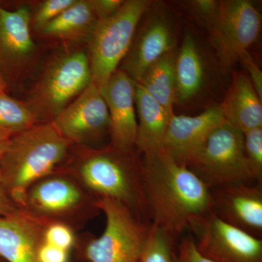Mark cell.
I'll return each mask as SVG.
<instances>
[{
  "mask_svg": "<svg viewBox=\"0 0 262 262\" xmlns=\"http://www.w3.org/2000/svg\"><path fill=\"white\" fill-rule=\"evenodd\" d=\"M18 208L46 227L62 223L72 229L100 211L97 200L62 169L34 183Z\"/></svg>",
  "mask_w": 262,
  "mask_h": 262,
  "instance_id": "277c9868",
  "label": "cell"
},
{
  "mask_svg": "<svg viewBox=\"0 0 262 262\" xmlns=\"http://www.w3.org/2000/svg\"><path fill=\"white\" fill-rule=\"evenodd\" d=\"M32 14L28 7L8 10L0 4V67L8 72L25 70L36 53L31 34Z\"/></svg>",
  "mask_w": 262,
  "mask_h": 262,
  "instance_id": "2e32d148",
  "label": "cell"
},
{
  "mask_svg": "<svg viewBox=\"0 0 262 262\" xmlns=\"http://www.w3.org/2000/svg\"><path fill=\"white\" fill-rule=\"evenodd\" d=\"M10 136L2 135L0 134V160L4 155L5 151L9 145Z\"/></svg>",
  "mask_w": 262,
  "mask_h": 262,
  "instance_id": "836d02e7",
  "label": "cell"
},
{
  "mask_svg": "<svg viewBox=\"0 0 262 262\" xmlns=\"http://www.w3.org/2000/svg\"><path fill=\"white\" fill-rule=\"evenodd\" d=\"M98 21L91 0H76L39 32L61 40L89 42Z\"/></svg>",
  "mask_w": 262,
  "mask_h": 262,
  "instance_id": "ffe728a7",
  "label": "cell"
},
{
  "mask_svg": "<svg viewBox=\"0 0 262 262\" xmlns=\"http://www.w3.org/2000/svg\"><path fill=\"white\" fill-rule=\"evenodd\" d=\"M51 122L72 146L96 147L110 136L107 106L92 82Z\"/></svg>",
  "mask_w": 262,
  "mask_h": 262,
  "instance_id": "8fae6325",
  "label": "cell"
},
{
  "mask_svg": "<svg viewBox=\"0 0 262 262\" xmlns=\"http://www.w3.org/2000/svg\"><path fill=\"white\" fill-rule=\"evenodd\" d=\"M71 147L52 122L37 124L10 138L0 160V176L17 207L34 183L63 168Z\"/></svg>",
  "mask_w": 262,
  "mask_h": 262,
  "instance_id": "3957f363",
  "label": "cell"
},
{
  "mask_svg": "<svg viewBox=\"0 0 262 262\" xmlns=\"http://www.w3.org/2000/svg\"><path fill=\"white\" fill-rule=\"evenodd\" d=\"M244 134L225 122L213 129L187 164L210 189L237 184H255L244 155Z\"/></svg>",
  "mask_w": 262,
  "mask_h": 262,
  "instance_id": "52a82bcc",
  "label": "cell"
},
{
  "mask_svg": "<svg viewBox=\"0 0 262 262\" xmlns=\"http://www.w3.org/2000/svg\"><path fill=\"white\" fill-rule=\"evenodd\" d=\"M5 87H6V83H5L4 78H3L2 73L0 72V91L4 92Z\"/></svg>",
  "mask_w": 262,
  "mask_h": 262,
  "instance_id": "e575fe53",
  "label": "cell"
},
{
  "mask_svg": "<svg viewBox=\"0 0 262 262\" xmlns=\"http://www.w3.org/2000/svg\"><path fill=\"white\" fill-rule=\"evenodd\" d=\"M38 123L27 103L0 92V134L12 136Z\"/></svg>",
  "mask_w": 262,
  "mask_h": 262,
  "instance_id": "603a6c76",
  "label": "cell"
},
{
  "mask_svg": "<svg viewBox=\"0 0 262 262\" xmlns=\"http://www.w3.org/2000/svg\"><path fill=\"white\" fill-rule=\"evenodd\" d=\"M135 84V81L118 68L100 89L110 115V144L124 151L136 149Z\"/></svg>",
  "mask_w": 262,
  "mask_h": 262,
  "instance_id": "4fadbf2b",
  "label": "cell"
},
{
  "mask_svg": "<svg viewBox=\"0 0 262 262\" xmlns=\"http://www.w3.org/2000/svg\"><path fill=\"white\" fill-rule=\"evenodd\" d=\"M135 104L137 116L136 150L143 155L163 151L164 139L173 116H170L138 82L135 84Z\"/></svg>",
  "mask_w": 262,
  "mask_h": 262,
  "instance_id": "ac0fdd59",
  "label": "cell"
},
{
  "mask_svg": "<svg viewBox=\"0 0 262 262\" xmlns=\"http://www.w3.org/2000/svg\"><path fill=\"white\" fill-rule=\"evenodd\" d=\"M44 243L70 251L76 244L73 229L65 224H50L45 229Z\"/></svg>",
  "mask_w": 262,
  "mask_h": 262,
  "instance_id": "4316f807",
  "label": "cell"
},
{
  "mask_svg": "<svg viewBox=\"0 0 262 262\" xmlns=\"http://www.w3.org/2000/svg\"><path fill=\"white\" fill-rule=\"evenodd\" d=\"M140 153L124 151L111 144L103 147L72 146L62 170L77 179L96 200L110 199L149 222Z\"/></svg>",
  "mask_w": 262,
  "mask_h": 262,
  "instance_id": "7a4b0ae2",
  "label": "cell"
},
{
  "mask_svg": "<svg viewBox=\"0 0 262 262\" xmlns=\"http://www.w3.org/2000/svg\"><path fill=\"white\" fill-rule=\"evenodd\" d=\"M244 155L251 179L262 184V127L244 133Z\"/></svg>",
  "mask_w": 262,
  "mask_h": 262,
  "instance_id": "d4e9b609",
  "label": "cell"
},
{
  "mask_svg": "<svg viewBox=\"0 0 262 262\" xmlns=\"http://www.w3.org/2000/svg\"><path fill=\"white\" fill-rule=\"evenodd\" d=\"M144 189L151 225L176 241L193 222L212 213L211 190L163 151L144 155Z\"/></svg>",
  "mask_w": 262,
  "mask_h": 262,
  "instance_id": "6da1fadb",
  "label": "cell"
},
{
  "mask_svg": "<svg viewBox=\"0 0 262 262\" xmlns=\"http://www.w3.org/2000/svg\"><path fill=\"white\" fill-rule=\"evenodd\" d=\"M212 213L231 226L262 238V184H228L211 189Z\"/></svg>",
  "mask_w": 262,
  "mask_h": 262,
  "instance_id": "5bb4252c",
  "label": "cell"
},
{
  "mask_svg": "<svg viewBox=\"0 0 262 262\" xmlns=\"http://www.w3.org/2000/svg\"><path fill=\"white\" fill-rule=\"evenodd\" d=\"M106 218L101 236L89 237L84 246L89 262H136L145 247L151 224L138 218L124 206L110 199L97 200Z\"/></svg>",
  "mask_w": 262,
  "mask_h": 262,
  "instance_id": "ba28073f",
  "label": "cell"
},
{
  "mask_svg": "<svg viewBox=\"0 0 262 262\" xmlns=\"http://www.w3.org/2000/svg\"><path fill=\"white\" fill-rule=\"evenodd\" d=\"M196 247L213 262H262V238L228 225L213 213L193 222Z\"/></svg>",
  "mask_w": 262,
  "mask_h": 262,
  "instance_id": "30bf717a",
  "label": "cell"
},
{
  "mask_svg": "<svg viewBox=\"0 0 262 262\" xmlns=\"http://www.w3.org/2000/svg\"><path fill=\"white\" fill-rule=\"evenodd\" d=\"M177 41L175 26L166 11L150 5L141 19L128 53L120 70L138 82L144 72L167 53Z\"/></svg>",
  "mask_w": 262,
  "mask_h": 262,
  "instance_id": "7c38bea8",
  "label": "cell"
},
{
  "mask_svg": "<svg viewBox=\"0 0 262 262\" xmlns=\"http://www.w3.org/2000/svg\"><path fill=\"white\" fill-rule=\"evenodd\" d=\"M225 122L220 105L196 116L174 115L169 122L163 151L179 165L187 167L208 134Z\"/></svg>",
  "mask_w": 262,
  "mask_h": 262,
  "instance_id": "9a60e30c",
  "label": "cell"
},
{
  "mask_svg": "<svg viewBox=\"0 0 262 262\" xmlns=\"http://www.w3.org/2000/svg\"><path fill=\"white\" fill-rule=\"evenodd\" d=\"M174 262H213L198 251L192 234L182 237L176 249Z\"/></svg>",
  "mask_w": 262,
  "mask_h": 262,
  "instance_id": "83f0119b",
  "label": "cell"
},
{
  "mask_svg": "<svg viewBox=\"0 0 262 262\" xmlns=\"http://www.w3.org/2000/svg\"><path fill=\"white\" fill-rule=\"evenodd\" d=\"M18 211V208L5 190L0 176V217L14 214Z\"/></svg>",
  "mask_w": 262,
  "mask_h": 262,
  "instance_id": "d6a6232c",
  "label": "cell"
},
{
  "mask_svg": "<svg viewBox=\"0 0 262 262\" xmlns=\"http://www.w3.org/2000/svg\"><path fill=\"white\" fill-rule=\"evenodd\" d=\"M92 82L89 57L72 51L53 58L29 96V107L38 123L51 122Z\"/></svg>",
  "mask_w": 262,
  "mask_h": 262,
  "instance_id": "5b68a950",
  "label": "cell"
},
{
  "mask_svg": "<svg viewBox=\"0 0 262 262\" xmlns=\"http://www.w3.org/2000/svg\"><path fill=\"white\" fill-rule=\"evenodd\" d=\"M176 53L174 51L160 58L144 72L138 83L173 116V105L177 103L175 75Z\"/></svg>",
  "mask_w": 262,
  "mask_h": 262,
  "instance_id": "7402d4cb",
  "label": "cell"
},
{
  "mask_svg": "<svg viewBox=\"0 0 262 262\" xmlns=\"http://www.w3.org/2000/svg\"><path fill=\"white\" fill-rule=\"evenodd\" d=\"M191 5L196 14L199 15L207 24L216 13L220 5V1L195 0V1L191 2Z\"/></svg>",
  "mask_w": 262,
  "mask_h": 262,
  "instance_id": "1f68e13d",
  "label": "cell"
},
{
  "mask_svg": "<svg viewBox=\"0 0 262 262\" xmlns=\"http://www.w3.org/2000/svg\"><path fill=\"white\" fill-rule=\"evenodd\" d=\"M0 92H3V91H0Z\"/></svg>",
  "mask_w": 262,
  "mask_h": 262,
  "instance_id": "d590c367",
  "label": "cell"
},
{
  "mask_svg": "<svg viewBox=\"0 0 262 262\" xmlns=\"http://www.w3.org/2000/svg\"><path fill=\"white\" fill-rule=\"evenodd\" d=\"M175 75L177 103L187 102L201 91L204 81V67L195 39L190 33L185 34L176 53Z\"/></svg>",
  "mask_w": 262,
  "mask_h": 262,
  "instance_id": "44dd1931",
  "label": "cell"
},
{
  "mask_svg": "<svg viewBox=\"0 0 262 262\" xmlns=\"http://www.w3.org/2000/svg\"><path fill=\"white\" fill-rule=\"evenodd\" d=\"M70 251L43 242L38 250V262H69Z\"/></svg>",
  "mask_w": 262,
  "mask_h": 262,
  "instance_id": "f546056e",
  "label": "cell"
},
{
  "mask_svg": "<svg viewBox=\"0 0 262 262\" xmlns=\"http://www.w3.org/2000/svg\"><path fill=\"white\" fill-rule=\"evenodd\" d=\"M239 61L242 62L245 67L247 69L250 76L248 78L256 90L258 96L262 100V72L257 63L255 62L248 51L244 52L241 55Z\"/></svg>",
  "mask_w": 262,
  "mask_h": 262,
  "instance_id": "f1b7e54d",
  "label": "cell"
},
{
  "mask_svg": "<svg viewBox=\"0 0 262 262\" xmlns=\"http://www.w3.org/2000/svg\"><path fill=\"white\" fill-rule=\"evenodd\" d=\"M261 103L249 78L237 72L220 106L225 121L244 134L262 127Z\"/></svg>",
  "mask_w": 262,
  "mask_h": 262,
  "instance_id": "d6986e66",
  "label": "cell"
},
{
  "mask_svg": "<svg viewBox=\"0 0 262 262\" xmlns=\"http://www.w3.org/2000/svg\"><path fill=\"white\" fill-rule=\"evenodd\" d=\"M224 71H229L257 39L261 15L248 0L220 1L218 10L206 24Z\"/></svg>",
  "mask_w": 262,
  "mask_h": 262,
  "instance_id": "9c48e42d",
  "label": "cell"
},
{
  "mask_svg": "<svg viewBox=\"0 0 262 262\" xmlns=\"http://www.w3.org/2000/svg\"><path fill=\"white\" fill-rule=\"evenodd\" d=\"M124 2L122 0H91L93 8L99 20L107 18L116 13Z\"/></svg>",
  "mask_w": 262,
  "mask_h": 262,
  "instance_id": "4dcf8cb0",
  "label": "cell"
},
{
  "mask_svg": "<svg viewBox=\"0 0 262 262\" xmlns=\"http://www.w3.org/2000/svg\"><path fill=\"white\" fill-rule=\"evenodd\" d=\"M46 228L20 210L0 217V258L8 262H38Z\"/></svg>",
  "mask_w": 262,
  "mask_h": 262,
  "instance_id": "e0dca14e",
  "label": "cell"
},
{
  "mask_svg": "<svg viewBox=\"0 0 262 262\" xmlns=\"http://www.w3.org/2000/svg\"><path fill=\"white\" fill-rule=\"evenodd\" d=\"M76 0H46L38 6L34 15H32L33 27L38 32L47 24L57 18L62 12L64 11L71 5L75 3Z\"/></svg>",
  "mask_w": 262,
  "mask_h": 262,
  "instance_id": "484cf974",
  "label": "cell"
},
{
  "mask_svg": "<svg viewBox=\"0 0 262 262\" xmlns=\"http://www.w3.org/2000/svg\"><path fill=\"white\" fill-rule=\"evenodd\" d=\"M175 239L151 225V233L136 262H174Z\"/></svg>",
  "mask_w": 262,
  "mask_h": 262,
  "instance_id": "cb8c5ba5",
  "label": "cell"
},
{
  "mask_svg": "<svg viewBox=\"0 0 262 262\" xmlns=\"http://www.w3.org/2000/svg\"><path fill=\"white\" fill-rule=\"evenodd\" d=\"M151 3L148 0H127L116 13L98 21L88 42V57L92 82L99 89L126 56L141 19Z\"/></svg>",
  "mask_w": 262,
  "mask_h": 262,
  "instance_id": "8992f818",
  "label": "cell"
},
{
  "mask_svg": "<svg viewBox=\"0 0 262 262\" xmlns=\"http://www.w3.org/2000/svg\"><path fill=\"white\" fill-rule=\"evenodd\" d=\"M0 259H1V258H0ZM0 262H1V261H0Z\"/></svg>",
  "mask_w": 262,
  "mask_h": 262,
  "instance_id": "8d00e7d4",
  "label": "cell"
}]
</instances>
